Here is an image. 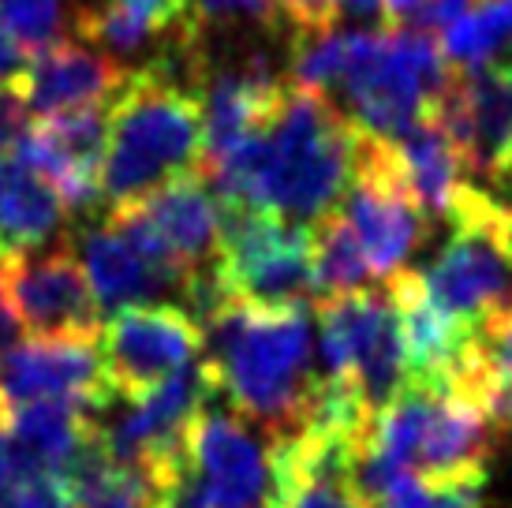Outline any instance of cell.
Instances as JSON below:
<instances>
[{"instance_id":"1","label":"cell","mask_w":512,"mask_h":508,"mask_svg":"<svg viewBox=\"0 0 512 508\" xmlns=\"http://www.w3.org/2000/svg\"><path fill=\"white\" fill-rule=\"evenodd\" d=\"M363 139L367 131L326 94L288 83L262 135L202 176L228 210L273 213L288 225L314 228L348 195Z\"/></svg>"},{"instance_id":"2","label":"cell","mask_w":512,"mask_h":508,"mask_svg":"<svg viewBox=\"0 0 512 508\" xmlns=\"http://www.w3.org/2000/svg\"><path fill=\"white\" fill-rule=\"evenodd\" d=\"M206 53L187 42L143 68L128 71L109 105V135L101 161V206L120 210L184 172H202ZM105 210V213H109Z\"/></svg>"},{"instance_id":"3","label":"cell","mask_w":512,"mask_h":508,"mask_svg":"<svg viewBox=\"0 0 512 508\" xmlns=\"http://www.w3.org/2000/svg\"><path fill=\"white\" fill-rule=\"evenodd\" d=\"M202 329V367L214 393L273 438L296 434L318 389L307 307H255L228 296L202 318Z\"/></svg>"},{"instance_id":"4","label":"cell","mask_w":512,"mask_h":508,"mask_svg":"<svg viewBox=\"0 0 512 508\" xmlns=\"http://www.w3.org/2000/svg\"><path fill=\"white\" fill-rule=\"evenodd\" d=\"M460 71L434 34L415 27L348 30V57L337 90L367 135L397 142L453 90Z\"/></svg>"},{"instance_id":"5","label":"cell","mask_w":512,"mask_h":508,"mask_svg":"<svg viewBox=\"0 0 512 508\" xmlns=\"http://www.w3.org/2000/svg\"><path fill=\"white\" fill-rule=\"evenodd\" d=\"M370 441L427 490L486 479L494 423L456 381H408L378 411Z\"/></svg>"},{"instance_id":"6","label":"cell","mask_w":512,"mask_h":508,"mask_svg":"<svg viewBox=\"0 0 512 508\" xmlns=\"http://www.w3.org/2000/svg\"><path fill=\"white\" fill-rule=\"evenodd\" d=\"M453 236L423 277L427 296L475 333L486 314L512 303V202L468 184L449 213Z\"/></svg>"},{"instance_id":"7","label":"cell","mask_w":512,"mask_h":508,"mask_svg":"<svg viewBox=\"0 0 512 508\" xmlns=\"http://www.w3.org/2000/svg\"><path fill=\"white\" fill-rule=\"evenodd\" d=\"M326 378L344 381L374 415L412 381L404 329L389 288H359L314 303Z\"/></svg>"},{"instance_id":"8","label":"cell","mask_w":512,"mask_h":508,"mask_svg":"<svg viewBox=\"0 0 512 508\" xmlns=\"http://www.w3.org/2000/svg\"><path fill=\"white\" fill-rule=\"evenodd\" d=\"M221 292L255 307H307L318 299L311 228L273 213L228 210L217 258Z\"/></svg>"},{"instance_id":"9","label":"cell","mask_w":512,"mask_h":508,"mask_svg":"<svg viewBox=\"0 0 512 508\" xmlns=\"http://www.w3.org/2000/svg\"><path fill=\"white\" fill-rule=\"evenodd\" d=\"M337 210L356 228L370 277L378 281H389L400 269H408V258L427 232V210L404 176L397 146L374 135L363 139L356 180Z\"/></svg>"},{"instance_id":"10","label":"cell","mask_w":512,"mask_h":508,"mask_svg":"<svg viewBox=\"0 0 512 508\" xmlns=\"http://www.w3.org/2000/svg\"><path fill=\"white\" fill-rule=\"evenodd\" d=\"M206 329L180 303H150L116 311L101 325V359L116 400H139L154 385L199 363Z\"/></svg>"},{"instance_id":"11","label":"cell","mask_w":512,"mask_h":508,"mask_svg":"<svg viewBox=\"0 0 512 508\" xmlns=\"http://www.w3.org/2000/svg\"><path fill=\"white\" fill-rule=\"evenodd\" d=\"M184 471L206 508H270L273 501V452L243 419L210 404L187 430Z\"/></svg>"},{"instance_id":"12","label":"cell","mask_w":512,"mask_h":508,"mask_svg":"<svg viewBox=\"0 0 512 508\" xmlns=\"http://www.w3.org/2000/svg\"><path fill=\"white\" fill-rule=\"evenodd\" d=\"M4 299L34 337L101 340L105 314L72 243L8 262Z\"/></svg>"},{"instance_id":"13","label":"cell","mask_w":512,"mask_h":508,"mask_svg":"<svg viewBox=\"0 0 512 508\" xmlns=\"http://www.w3.org/2000/svg\"><path fill=\"white\" fill-rule=\"evenodd\" d=\"M434 116L456 139L471 176L512 191V60L460 71Z\"/></svg>"},{"instance_id":"14","label":"cell","mask_w":512,"mask_h":508,"mask_svg":"<svg viewBox=\"0 0 512 508\" xmlns=\"http://www.w3.org/2000/svg\"><path fill=\"white\" fill-rule=\"evenodd\" d=\"M0 393L8 404L68 400L98 415H105L116 404L98 340L72 337L19 340L0 363Z\"/></svg>"},{"instance_id":"15","label":"cell","mask_w":512,"mask_h":508,"mask_svg":"<svg viewBox=\"0 0 512 508\" xmlns=\"http://www.w3.org/2000/svg\"><path fill=\"white\" fill-rule=\"evenodd\" d=\"M359 449L363 438L326 426L273 438L270 508H370L356 482Z\"/></svg>"},{"instance_id":"16","label":"cell","mask_w":512,"mask_h":508,"mask_svg":"<svg viewBox=\"0 0 512 508\" xmlns=\"http://www.w3.org/2000/svg\"><path fill=\"white\" fill-rule=\"evenodd\" d=\"M124 79L128 71L120 68V60L101 53L98 45L57 38L30 53L15 94L30 120H49L79 109H109Z\"/></svg>"},{"instance_id":"17","label":"cell","mask_w":512,"mask_h":508,"mask_svg":"<svg viewBox=\"0 0 512 508\" xmlns=\"http://www.w3.org/2000/svg\"><path fill=\"white\" fill-rule=\"evenodd\" d=\"M75 254L83 262V273L101 314L128 311V307H150L161 299L180 296L191 303V284L184 273L161 266L150 254H143L128 236H120L113 225H86L75 236Z\"/></svg>"},{"instance_id":"18","label":"cell","mask_w":512,"mask_h":508,"mask_svg":"<svg viewBox=\"0 0 512 508\" xmlns=\"http://www.w3.org/2000/svg\"><path fill=\"white\" fill-rule=\"evenodd\" d=\"M75 34L109 57L154 53L150 60H157L195 42L191 0H83L75 8Z\"/></svg>"},{"instance_id":"19","label":"cell","mask_w":512,"mask_h":508,"mask_svg":"<svg viewBox=\"0 0 512 508\" xmlns=\"http://www.w3.org/2000/svg\"><path fill=\"white\" fill-rule=\"evenodd\" d=\"M68 202L15 150H0V258L15 262L49 251L68 225Z\"/></svg>"},{"instance_id":"20","label":"cell","mask_w":512,"mask_h":508,"mask_svg":"<svg viewBox=\"0 0 512 508\" xmlns=\"http://www.w3.org/2000/svg\"><path fill=\"white\" fill-rule=\"evenodd\" d=\"M385 284H389V296L397 303L412 381H453L475 333L456 325L441 311L427 296L423 277L412 269H400L397 277H389Z\"/></svg>"},{"instance_id":"21","label":"cell","mask_w":512,"mask_h":508,"mask_svg":"<svg viewBox=\"0 0 512 508\" xmlns=\"http://www.w3.org/2000/svg\"><path fill=\"white\" fill-rule=\"evenodd\" d=\"M400 154V165H404V176L412 184L415 198L423 202V210L430 217H441L449 221V213L456 206V195L471 184L468 176V161L460 154L456 139L445 131L438 116L427 113L419 124L404 135V139L393 142Z\"/></svg>"},{"instance_id":"22","label":"cell","mask_w":512,"mask_h":508,"mask_svg":"<svg viewBox=\"0 0 512 508\" xmlns=\"http://www.w3.org/2000/svg\"><path fill=\"white\" fill-rule=\"evenodd\" d=\"M456 385L486 411L494 426H512V303L475 325Z\"/></svg>"},{"instance_id":"23","label":"cell","mask_w":512,"mask_h":508,"mask_svg":"<svg viewBox=\"0 0 512 508\" xmlns=\"http://www.w3.org/2000/svg\"><path fill=\"white\" fill-rule=\"evenodd\" d=\"M314 236V277H318V299L344 296V292H359L367 288L370 266L363 243H359L356 228L344 221L341 210L326 213L318 225L311 228ZM314 299V303H318Z\"/></svg>"},{"instance_id":"24","label":"cell","mask_w":512,"mask_h":508,"mask_svg":"<svg viewBox=\"0 0 512 508\" xmlns=\"http://www.w3.org/2000/svg\"><path fill=\"white\" fill-rule=\"evenodd\" d=\"M438 45L456 71L494 64L501 49L512 45V0H479L464 19L441 30Z\"/></svg>"},{"instance_id":"25","label":"cell","mask_w":512,"mask_h":508,"mask_svg":"<svg viewBox=\"0 0 512 508\" xmlns=\"http://www.w3.org/2000/svg\"><path fill=\"white\" fill-rule=\"evenodd\" d=\"M191 27L199 42L210 34H292L273 0H191Z\"/></svg>"},{"instance_id":"26","label":"cell","mask_w":512,"mask_h":508,"mask_svg":"<svg viewBox=\"0 0 512 508\" xmlns=\"http://www.w3.org/2000/svg\"><path fill=\"white\" fill-rule=\"evenodd\" d=\"M64 4L68 0H0V23L27 49H42L57 42L64 27Z\"/></svg>"},{"instance_id":"27","label":"cell","mask_w":512,"mask_h":508,"mask_svg":"<svg viewBox=\"0 0 512 508\" xmlns=\"http://www.w3.org/2000/svg\"><path fill=\"white\" fill-rule=\"evenodd\" d=\"M0 508H75V494L60 475H38L0 486Z\"/></svg>"},{"instance_id":"28","label":"cell","mask_w":512,"mask_h":508,"mask_svg":"<svg viewBox=\"0 0 512 508\" xmlns=\"http://www.w3.org/2000/svg\"><path fill=\"white\" fill-rule=\"evenodd\" d=\"M292 34H318V30L341 27L337 19V0H273Z\"/></svg>"},{"instance_id":"29","label":"cell","mask_w":512,"mask_h":508,"mask_svg":"<svg viewBox=\"0 0 512 508\" xmlns=\"http://www.w3.org/2000/svg\"><path fill=\"white\" fill-rule=\"evenodd\" d=\"M475 4H479V0H423V8H419V15L412 19V27L427 30V34L438 38L441 30H449L456 19H464Z\"/></svg>"},{"instance_id":"30","label":"cell","mask_w":512,"mask_h":508,"mask_svg":"<svg viewBox=\"0 0 512 508\" xmlns=\"http://www.w3.org/2000/svg\"><path fill=\"white\" fill-rule=\"evenodd\" d=\"M337 19L341 23H356V30H389L393 12L389 0H337Z\"/></svg>"},{"instance_id":"31","label":"cell","mask_w":512,"mask_h":508,"mask_svg":"<svg viewBox=\"0 0 512 508\" xmlns=\"http://www.w3.org/2000/svg\"><path fill=\"white\" fill-rule=\"evenodd\" d=\"M27 64H30V49L0 23V90H15V83L23 79Z\"/></svg>"},{"instance_id":"32","label":"cell","mask_w":512,"mask_h":508,"mask_svg":"<svg viewBox=\"0 0 512 508\" xmlns=\"http://www.w3.org/2000/svg\"><path fill=\"white\" fill-rule=\"evenodd\" d=\"M30 116L15 90H0V150H12L15 139L27 131Z\"/></svg>"},{"instance_id":"33","label":"cell","mask_w":512,"mask_h":508,"mask_svg":"<svg viewBox=\"0 0 512 508\" xmlns=\"http://www.w3.org/2000/svg\"><path fill=\"white\" fill-rule=\"evenodd\" d=\"M374 508H441V505L423 482L408 475V479H400L382 501H374Z\"/></svg>"},{"instance_id":"34","label":"cell","mask_w":512,"mask_h":508,"mask_svg":"<svg viewBox=\"0 0 512 508\" xmlns=\"http://www.w3.org/2000/svg\"><path fill=\"white\" fill-rule=\"evenodd\" d=\"M23 340V322L19 314L8 307V299H0V355H8Z\"/></svg>"},{"instance_id":"35","label":"cell","mask_w":512,"mask_h":508,"mask_svg":"<svg viewBox=\"0 0 512 508\" xmlns=\"http://www.w3.org/2000/svg\"><path fill=\"white\" fill-rule=\"evenodd\" d=\"M423 0H389V12H393V23L397 27H412V19L419 15Z\"/></svg>"}]
</instances>
